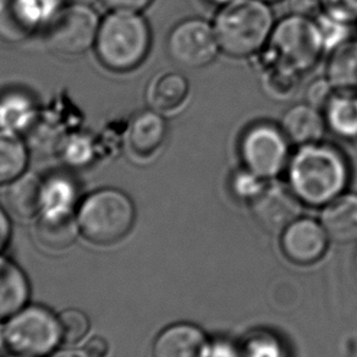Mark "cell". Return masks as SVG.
<instances>
[{
    "label": "cell",
    "mask_w": 357,
    "mask_h": 357,
    "mask_svg": "<svg viewBox=\"0 0 357 357\" xmlns=\"http://www.w3.org/2000/svg\"><path fill=\"white\" fill-rule=\"evenodd\" d=\"M151 45V27L141 13L113 10L100 20L93 48L105 69L129 73L144 63Z\"/></svg>",
    "instance_id": "obj_3"
},
{
    "label": "cell",
    "mask_w": 357,
    "mask_h": 357,
    "mask_svg": "<svg viewBox=\"0 0 357 357\" xmlns=\"http://www.w3.org/2000/svg\"><path fill=\"white\" fill-rule=\"evenodd\" d=\"M53 357H89L86 351H79V350H63V351L56 352Z\"/></svg>",
    "instance_id": "obj_39"
},
{
    "label": "cell",
    "mask_w": 357,
    "mask_h": 357,
    "mask_svg": "<svg viewBox=\"0 0 357 357\" xmlns=\"http://www.w3.org/2000/svg\"><path fill=\"white\" fill-rule=\"evenodd\" d=\"M30 296L26 275L16 264L0 257V319L13 317Z\"/></svg>",
    "instance_id": "obj_21"
},
{
    "label": "cell",
    "mask_w": 357,
    "mask_h": 357,
    "mask_svg": "<svg viewBox=\"0 0 357 357\" xmlns=\"http://www.w3.org/2000/svg\"><path fill=\"white\" fill-rule=\"evenodd\" d=\"M266 183V180L241 167L231 175L230 188L235 197L251 204L253 199H256V196L262 191Z\"/></svg>",
    "instance_id": "obj_28"
},
{
    "label": "cell",
    "mask_w": 357,
    "mask_h": 357,
    "mask_svg": "<svg viewBox=\"0 0 357 357\" xmlns=\"http://www.w3.org/2000/svg\"><path fill=\"white\" fill-rule=\"evenodd\" d=\"M207 357H238V355L236 350L227 342H215L209 347Z\"/></svg>",
    "instance_id": "obj_38"
},
{
    "label": "cell",
    "mask_w": 357,
    "mask_h": 357,
    "mask_svg": "<svg viewBox=\"0 0 357 357\" xmlns=\"http://www.w3.org/2000/svg\"><path fill=\"white\" fill-rule=\"evenodd\" d=\"M245 357H284V350L275 337L259 334L246 344Z\"/></svg>",
    "instance_id": "obj_31"
},
{
    "label": "cell",
    "mask_w": 357,
    "mask_h": 357,
    "mask_svg": "<svg viewBox=\"0 0 357 357\" xmlns=\"http://www.w3.org/2000/svg\"><path fill=\"white\" fill-rule=\"evenodd\" d=\"M334 93H335V89L333 87V84L329 82V79L326 76H322V77L312 79L308 84L305 89L303 102L323 112Z\"/></svg>",
    "instance_id": "obj_32"
},
{
    "label": "cell",
    "mask_w": 357,
    "mask_h": 357,
    "mask_svg": "<svg viewBox=\"0 0 357 357\" xmlns=\"http://www.w3.org/2000/svg\"><path fill=\"white\" fill-rule=\"evenodd\" d=\"M279 125L289 141L296 147L323 141L328 131L322 110L306 102L291 105L285 110Z\"/></svg>",
    "instance_id": "obj_16"
},
{
    "label": "cell",
    "mask_w": 357,
    "mask_h": 357,
    "mask_svg": "<svg viewBox=\"0 0 357 357\" xmlns=\"http://www.w3.org/2000/svg\"><path fill=\"white\" fill-rule=\"evenodd\" d=\"M355 266H356V269H357V251H356V256H355Z\"/></svg>",
    "instance_id": "obj_43"
},
{
    "label": "cell",
    "mask_w": 357,
    "mask_h": 357,
    "mask_svg": "<svg viewBox=\"0 0 357 357\" xmlns=\"http://www.w3.org/2000/svg\"><path fill=\"white\" fill-rule=\"evenodd\" d=\"M303 75L284 65L264 60L261 73V86L268 98L285 102L298 91Z\"/></svg>",
    "instance_id": "obj_25"
},
{
    "label": "cell",
    "mask_w": 357,
    "mask_h": 357,
    "mask_svg": "<svg viewBox=\"0 0 357 357\" xmlns=\"http://www.w3.org/2000/svg\"><path fill=\"white\" fill-rule=\"evenodd\" d=\"M27 164L29 149L20 135L0 130V186L25 174Z\"/></svg>",
    "instance_id": "obj_24"
},
{
    "label": "cell",
    "mask_w": 357,
    "mask_h": 357,
    "mask_svg": "<svg viewBox=\"0 0 357 357\" xmlns=\"http://www.w3.org/2000/svg\"><path fill=\"white\" fill-rule=\"evenodd\" d=\"M14 357H25V356H19V355H15Z\"/></svg>",
    "instance_id": "obj_44"
},
{
    "label": "cell",
    "mask_w": 357,
    "mask_h": 357,
    "mask_svg": "<svg viewBox=\"0 0 357 357\" xmlns=\"http://www.w3.org/2000/svg\"><path fill=\"white\" fill-rule=\"evenodd\" d=\"M168 139L165 116L152 109L141 110L130 120L128 146L139 160H151L163 151Z\"/></svg>",
    "instance_id": "obj_13"
},
{
    "label": "cell",
    "mask_w": 357,
    "mask_h": 357,
    "mask_svg": "<svg viewBox=\"0 0 357 357\" xmlns=\"http://www.w3.org/2000/svg\"><path fill=\"white\" fill-rule=\"evenodd\" d=\"M167 53L181 69H204L212 64L220 53L213 24L202 17L180 21L169 32Z\"/></svg>",
    "instance_id": "obj_9"
},
{
    "label": "cell",
    "mask_w": 357,
    "mask_h": 357,
    "mask_svg": "<svg viewBox=\"0 0 357 357\" xmlns=\"http://www.w3.org/2000/svg\"><path fill=\"white\" fill-rule=\"evenodd\" d=\"M314 20L321 31L327 53L332 52L345 40H350V24L337 20L324 13L314 17Z\"/></svg>",
    "instance_id": "obj_27"
},
{
    "label": "cell",
    "mask_w": 357,
    "mask_h": 357,
    "mask_svg": "<svg viewBox=\"0 0 357 357\" xmlns=\"http://www.w3.org/2000/svg\"><path fill=\"white\" fill-rule=\"evenodd\" d=\"M303 204L288 184L275 178L266 183L250 207L253 219L263 230L271 234H283L289 225L300 219Z\"/></svg>",
    "instance_id": "obj_11"
},
{
    "label": "cell",
    "mask_w": 357,
    "mask_h": 357,
    "mask_svg": "<svg viewBox=\"0 0 357 357\" xmlns=\"http://www.w3.org/2000/svg\"><path fill=\"white\" fill-rule=\"evenodd\" d=\"M322 13L337 20L357 22V0H319Z\"/></svg>",
    "instance_id": "obj_33"
},
{
    "label": "cell",
    "mask_w": 357,
    "mask_h": 357,
    "mask_svg": "<svg viewBox=\"0 0 357 357\" xmlns=\"http://www.w3.org/2000/svg\"><path fill=\"white\" fill-rule=\"evenodd\" d=\"M136 218L134 202L118 189H100L84 197L77 211L79 233L98 246L119 243Z\"/></svg>",
    "instance_id": "obj_4"
},
{
    "label": "cell",
    "mask_w": 357,
    "mask_h": 357,
    "mask_svg": "<svg viewBox=\"0 0 357 357\" xmlns=\"http://www.w3.org/2000/svg\"><path fill=\"white\" fill-rule=\"evenodd\" d=\"M63 157L73 167H84L92 159V144L87 137L73 136L61 146Z\"/></svg>",
    "instance_id": "obj_30"
},
{
    "label": "cell",
    "mask_w": 357,
    "mask_h": 357,
    "mask_svg": "<svg viewBox=\"0 0 357 357\" xmlns=\"http://www.w3.org/2000/svg\"><path fill=\"white\" fill-rule=\"evenodd\" d=\"M60 342L59 318L42 306L22 308L6 324V345L19 356H47Z\"/></svg>",
    "instance_id": "obj_7"
},
{
    "label": "cell",
    "mask_w": 357,
    "mask_h": 357,
    "mask_svg": "<svg viewBox=\"0 0 357 357\" xmlns=\"http://www.w3.org/2000/svg\"><path fill=\"white\" fill-rule=\"evenodd\" d=\"M6 204L20 218H33L43 207V178L32 173L22 174L9 184Z\"/></svg>",
    "instance_id": "obj_19"
},
{
    "label": "cell",
    "mask_w": 357,
    "mask_h": 357,
    "mask_svg": "<svg viewBox=\"0 0 357 357\" xmlns=\"http://www.w3.org/2000/svg\"><path fill=\"white\" fill-rule=\"evenodd\" d=\"M58 318L63 342L66 344H76L82 340L89 333V318L79 310H66L64 312L60 313Z\"/></svg>",
    "instance_id": "obj_29"
},
{
    "label": "cell",
    "mask_w": 357,
    "mask_h": 357,
    "mask_svg": "<svg viewBox=\"0 0 357 357\" xmlns=\"http://www.w3.org/2000/svg\"><path fill=\"white\" fill-rule=\"evenodd\" d=\"M11 222L6 211L0 207V253L6 250L11 238Z\"/></svg>",
    "instance_id": "obj_37"
},
{
    "label": "cell",
    "mask_w": 357,
    "mask_h": 357,
    "mask_svg": "<svg viewBox=\"0 0 357 357\" xmlns=\"http://www.w3.org/2000/svg\"><path fill=\"white\" fill-rule=\"evenodd\" d=\"M6 345V328L0 324V347Z\"/></svg>",
    "instance_id": "obj_41"
},
{
    "label": "cell",
    "mask_w": 357,
    "mask_h": 357,
    "mask_svg": "<svg viewBox=\"0 0 357 357\" xmlns=\"http://www.w3.org/2000/svg\"><path fill=\"white\" fill-rule=\"evenodd\" d=\"M100 20L89 4L74 3L60 9L47 25L45 45L63 56H77L95 47Z\"/></svg>",
    "instance_id": "obj_8"
},
{
    "label": "cell",
    "mask_w": 357,
    "mask_h": 357,
    "mask_svg": "<svg viewBox=\"0 0 357 357\" xmlns=\"http://www.w3.org/2000/svg\"><path fill=\"white\" fill-rule=\"evenodd\" d=\"M191 100L189 79L178 71L155 75L146 89V102L149 109L167 116L181 113Z\"/></svg>",
    "instance_id": "obj_14"
},
{
    "label": "cell",
    "mask_w": 357,
    "mask_h": 357,
    "mask_svg": "<svg viewBox=\"0 0 357 357\" xmlns=\"http://www.w3.org/2000/svg\"><path fill=\"white\" fill-rule=\"evenodd\" d=\"M37 116L35 100L25 92L13 89L0 96V130L21 135L33 128Z\"/></svg>",
    "instance_id": "obj_20"
},
{
    "label": "cell",
    "mask_w": 357,
    "mask_h": 357,
    "mask_svg": "<svg viewBox=\"0 0 357 357\" xmlns=\"http://www.w3.org/2000/svg\"><path fill=\"white\" fill-rule=\"evenodd\" d=\"M356 144H357V139H356Z\"/></svg>",
    "instance_id": "obj_45"
},
{
    "label": "cell",
    "mask_w": 357,
    "mask_h": 357,
    "mask_svg": "<svg viewBox=\"0 0 357 357\" xmlns=\"http://www.w3.org/2000/svg\"><path fill=\"white\" fill-rule=\"evenodd\" d=\"M288 185L303 204L327 206L345 192L351 165L347 154L324 139L300 146L289 160Z\"/></svg>",
    "instance_id": "obj_1"
},
{
    "label": "cell",
    "mask_w": 357,
    "mask_h": 357,
    "mask_svg": "<svg viewBox=\"0 0 357 357\" xmlns=\"http://www.w3.org/2000/svg\"><path fill=\"white\" fill-rule=\"evenodd\" d=\"M327 248L326 230L312 219H298L283 231L282 250L285 257L298 266L318 262Z\"/></svg>",
    "instance_id": "obj_12"
},
{
    "label": "cell",
    "mask_w": 357,
    "mask_h": 357,
    "mask_svg": "<svg viewBox=\"0 0 357 357\" xmlns=\"http://www.w3.org/2000/svg\"><path fill=\"white\" fill-rule=\"evenodd\" d=\"M60 0H0V40L19 43L48 25L56 15Z\"/></svg>",
    "instance_id": "obj_10"
},
{
    "label": "cell",
    "mask_w": 357,
    "mask_h": 357,
    "mask_svg": "<svg viewBox=\"0 0 357 357\" xmlns=\"http://www.w3.org/2000/svg\"><path fill=\"white\" fill-rule=\"evenodd\" d=\"M209 345L204 333L191 324H174L154 340L151 357H207Z\"/></svg>",
    "instance_id": "obj_15"
},
{
    "label": "cell",
    "mask_w": 357,
    "mask_h": 357,
    "mask_svg": "<svg viewBox=\"0 0 357 357\" xmlns=\"http://www.w3.org/2000/svg\"><path fill=\"white\" fill-rule=\"evenodd\" d=\"M263 1H266L268 4H273V3H278V1H282V0H263Z\"/></svg>",
    "instance_id": "obj_42"
},
{
    "label": "cell",
    "mask_w": 357,
    "mask_h": 357,
    "mask_svg": "<svg viewBox=\"0 0 357 357\" xmlns=\"http://www.w3.org/2000/svg\"><path fill=\"white\" fill-rule=\"evenodd\" d=\"M289 14L314 19L322 13L319 0H287Z\"/></svg>",
    "instance_id": "obj_34"
},
{
    "label": "cell",
    "mask_w": 357,
    "mask_h": 357,
    "mask_svg": "<svg viewBox=\"0 0 357 357\" xmlns=\"http://www.w3.org/2000/svg\"><path fill=\"white\" fill-rule=\"evenodd\" d=\"M212 24L220 53L248 59L267 47L275 20L271 4L263 0H234L219 8Z\"/></svg>",
    "instance_id": "obj_2"
},
{
    "label": "cell",
    "mask_w": 357,
    "mask_h": 357,
    "mask_svg": "<svg viewBox=\"0 0 357 357\" xmlns=\"http://www.w3.org/2000/svg\"><path fill=\"white\" fill-rule=\"evenodd\" d=\"M100 1L110 11L123 10L141 13L147 6H151L153 0H100Z\"/></svg>",
    "instance_id": "obj_35"
},
{
    "label": "cell",
    "mask_w": 357,
    "mask_h": 357,
    "mask_svg": "<svg viewBox=\"0 0 357 357\" xmlns=\"http://www.w3.org/2000/svg\"><path fill=\"white\" fill-rule=\"evenodd\" d=\"M327 129L339 139L356 142L357 93L337 92L323 109Z\"/></svg>",
    "instance_id": "obj_22"
},
{
    "label": "cell",
    "mask_w": 357,
    "mask_h": 357,
    "mask_svg": "<svg viewBox=\"0 0 357 357\" xmlns=\"http://www.w3.org/2000/svg\"><path fill=\"white\" fill-rule=\"evenodd\" d=\"M322 227L328 238L334 243H351L357 241V194L344 192L324 206Z\"/></svg>",
    "instance_id": "obj_17"
},
{
    "label": "cell",
    "mask_w": 357,
    "mask_h": 357,
    "mask_svg": "<svg viewBox=\"0 0 357 357\" xmlns=\"http://www.w3.org/2000/svg\"><path fill=\"white\" fill-rule=\"evenodd\" d=\"M211 4H213V6H217L218 8L220 6H227L229 3H231L234 0H208Z\"/></svg>",
    "instance_id": "obj_40"
},
{
    "label": "cell",
    "mask_w": 357,
    "mask_h": 357,
    "mask_svg": "<svg viewBox=\"0 0 357 357\" xmlns=\"http://www.w3.org/2000/svg\"><path fill=\"white\" fill-rule=\"evenodd\" d=\"M84 351L89 357H109L110 347L105 337L96 335L86 344Z\"/></svg>",
    "instance_id": "obj_36"
},
{
    "label": "cell",
    "mask_w": 357,
    "mask_h": 357,
    "mask_svg": "<svg viewBox=\"0 0 357 357\" xmlns=\"http://www.w3.org/2000/svg\"><path fill=\"white\" fill-rule=\"evenodd\" d=\"M76 199L77 188L71 178L61 174L43 178L42 212H73Z\"/></svg>",
    "instance_id": "obj_26"
},
{
    "label": "cell",
    "mask_w": 357,
    "mask_h": 357,
    "mask_svg": "<svg viewBox=\"0 0 357 357\" xmlns=\"http://www.w3.org/2000/svg\"><path fill=\"white\" fill-rule=\"evenodd\" d=\"M266 48L264 60L284 65L300 75L307 74L327 53L316 20L291 14L275 21Z\"/></svg>",
    "instance_id": "obj_5"
},
{
    "label": "cell",
    "mask_w": 357,
    "mask_h": 357,
    "mask_svg": "<svg viewBox=\"0 0 357 357\" xmlns=\"http://www.w3.org/2000/svg\"><path fill=\"white\" fill-rule=\"evenodd\" d=\"M35 231L37 241L45 251L61 252L71 248L79 229L73 212H42Z\"/></svg>",
    "instance_id": "obj_18"
},
{
    "label": "cell",
    "mask_w": 357,
    "mask_h": 357,
    "mask_svg": "<svg viewBox=\"0 0 357 357\" xmlns=\"http://www.w3.org/2000/svg\"><path fill=\"white\" fill-rule=\"evenodd\" d=\"M326 77L337 92L357 93V40L350 38L329 52Z\"/></svg>",
    "instance_id": "obj_23"
},
{
    "label": "cell",
    "mask_w": 357,
    "mask_h": 357,
    "mask_svg": "<svg viewBox=\"0 0 357 357\" xmlns=\"http://www.w3.org/2000/svg\"><path fill=\"white\" fill-rule=\"evenodd\" d=\"M291 142L280 125L256 121L243 130L238 139L241 167L269 181L285 173L291 158Z\"/></svg>",
    "instance_id": "obj_6"
}]
</instances>
